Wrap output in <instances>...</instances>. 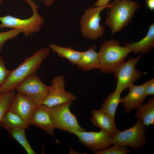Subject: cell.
Wrapping results in <instances>:
<instances>
[{"mask_svg": "<svg viewBox=\"0 0 154 154\" xmlns=\"http://www.w3.org/2000/svg\"><path fill=\"white\" fill-rule=\"evenodd\" d=\"M31 7L32 15L25 19H21L9 15L0 16V29L9 28L21 30L25 36L39 32L44 22V18L38 12V5L32 0H25Z\"/></svg>", "mask_w": 154, "mask_h": 154, "instance_id": "4", "label": "cell"}, {"mask_svg": "<svg viewBox=\"0 0 154 154\" xmlns=\"http://www.w3.org/2000/svg\"><path fill=\"white\" fill-rule=\"evenodd\" d=\"M115 39L106 40L101 45L98 52L100 61L99 69L104 74L113 72L123 62L132 52L127 46H121Z\"/></svg>", "mask_w": 154, "mask_h": 154, "instance_id": "3", "label": "cell"}, {"mask_svg": "<svg viewBox=\"0 0 154 154\" xmlns=\"http://www.w3.org/2000/svg\"><path fill=\"white\" fill-rule=\"evenodd\" d=\"M37 106L27 96L18 92L15 94L8 110L16 114L29 124L31 118Z\"/></svg>", "mask_w": 154, "mask_h": 154, "instance_id": "12", "label": "cell"}, {"mask_svg": "<svg viewBox=\"0 0 154 154\" xmlns=\"http://www.w3.org/2000/svg\"><path fill=\"white\" fill-rule=\"evenodd\" d=\"M21 127H16L8 130L9 136L17 142L28 154H35L26 137L25 130Z\"/></svg>", "mask_w": 154, "mask_h": 154, "instance_id": "22", "label": "cell"}, {"mask_svg": "<svg viewBox=\"0 0 154 154\" xmlns=\"http://www.w3.org/2000/svg\"><path fill=\"white\" fill-rule=\"evenodd\" d=\"M111 0H98L94 4L95 7H100L109 5L110 1Z\"/></svg>", "mask_w": 154, "mask_h": 154, "instance_id": "28", "label": "cell"}, {"mask_svg": "<svg viewBox=\"0 0 154 154\" xmlns=\"http://www.w3.org/2000/svg\"><path fill=\"white\" fill-rule=\"evenodd\" d=\"M139 4L131 0H115L110 4L109 15L104 25L110 29L112 35L118 32L129 24Z\"/></svg>", "mask_w": 154, "mask_h": 154, "instance_id": "2", "label": "cell"}, {"mask_svg": "<svg viewBox=\"0 0 154 154\" xmlns=\"http://www.w3.org/2000/svg\"><path fill=\"white\" fill-rule=\"evenodd\" d=\"M72 134L77 137L81 144L94 153L113 144V136L103 130L99 132L75 131Z\"/></svg>", "mask_w": 154, "mask_h": 154, "instance_id": "11", "label": "cell"}, {"mask_svg": "<svg viewBox=\"0 0 154 154\" xmlns=\"http://www.w3.org/2000/svg\"><path fill=\"white\" fill-rule=\"evenodd\" d=\"M72 103L70 102L50 108V116L55 128L72 134L75 131H86L80 126L76 116L70 111V107Z\"/></svg>", "mask_w": 154, "mask_h": 154, "instance_id": "5", "label": "cell"}, {"mask_svg": "<svg viewBox=\"0 0 154 154\" xmlns=\"http://www.w3.org/2000/svg\"><path fill=\"white\" fill-rule=\"evenodd\" d=\"M129 88L128 94L124 98H121L120 102L127 113L133 109H137L143 104L147 97L143 84L139 85L133 84Z\"/></svg>", "mask_w": 154, "mask_h": 154, "instance_id": "14", "label": "cell"}, {"mask_svg": "<svg viewBox=\"0 0 154 154\" xmlns=\"http://www.w3.org/2000/svg\"><path fill=\"white\" fill-rule=\"evenodd\" d=\"M10 71L6 67L3 58L0 56V86L5 82Z\"/></svg>", "mask_w": 154, "mask_h": 154, "instance_id": "26", "label": "cell"}, {"mask_svg": "<svg viewBox=\"0 0 154 154\" xmlns=\"http://www.w3.org/2000/svg\"><path fill=\"white\" fill-rule=\"evenodd\" d=\"M45 5L47 7H50L52 5L54 0H42Z\"/></svg>", "mask_w": 154, "mask_h": 154, "instance_id": "30", "label": "cell"}, {"mask_svg": "<svg viewBox=\"0 0 154 154\" xmlns=\"http://www.w3.org/2000/svg\"><path fill=\"white\" fill-rule=\"evenodd\" d=\"M15 94L14 90L0 94V121L8 111Z\"/></svg>", "mask_w": 154, "mask_h": 154, "instance_id": "23", "label": "cell"}, {"mask_svg": "<svg viewBox=\"0 0 154 154\" xmlns=\"http://www.w3.org/2000/svg\"><path fill=\"white\" fill-rule=\"evenodd\" d=\"M109 6L110 4L107 6L91 7L84 11L80 20L81 31L84 37L94 40L103 35L105 28L100 25V14L103 9Z\"/></svg>", "mask_w": 154, "mask_h": 154, "instance_id": "6", "label": "cell"}, {"mask_svg": "<svg viewBox=\"0 0 154 154\" xmlns=\"http://www.w3.org/2000/svg\"><path fill=\"white\" fill-rule=\"evenodd\" d=\"M143 55L141 54L136 58L124 61L114 70V77L117 80L115 91L121 93L142 77L141 72L136 69L135 66Z\"/></svg>", "mask_w": 154, "mask_h": 154, "instance_id": "8", "label": "cell"}, {"mask_svg": "<svg viewBox=\"0 0 154 154\" xmlns=\"http://www.w3.org/2000/svg\"><path fill=\"white\" fill-rule=\"evenodd\" d=\"M29 125L16 114L8 110L0 121V127L8 130L16 127L29 128Z\"/></svg>", "mask_w": 154, "mask_h": 154, "instance_id": "19", "label": "cell"}, {"mask_svg": "<svg viewBox=\"0 0 154 154\" xmlns=\"http://www.w3.org/2000/svg\"><path fill=\"white\" fill-rule=\"evenodd\" d=\"M4 0H0V4H1Z\"/></svg>", "mask_w": 154, "mask_h": 154, "instance_id": "31", "label": "cell"}, {"mask_svg": "<svg viewBox=\"0 0 154 154\" xmlns=\"http://www.w3.org/2000/svg\"><path fill=\"white\" fill-rule=\"evenodd\" d=\"M135 117L142 121L147 127L154 124V97L149 98L147 102L143 104L136 111Z\"/></svg>", "mask_w": 154, "mask_h": 154, "instance_id": "18", "label": "cell"}, {"mask_svg": "<svg viewBox=\"0 0 154 154\" xmlns=\"http://www.w3.org/2000/svg\"><path fill=\"white\" fill-rule=\"evenodd\" d=\"M21 33V30L17 29H12L9 31L0 32V52L6 41L16 37Z\"/></svg>", "mask_w": 154, "mask_h": 154, "instance_id": "25", "label": "cell"}, {"mask_svg": "<svg viewBox=\"0 0 154 154\" xmlns=\"http://www.w3.org/2000/svg\"><path fill=\"white\" fill-rule=\"evenodd\" d=\"M91 121L94 126L108 133L112 136L119 131L116 126L115 118L100 110L92 111Z\"/></svg>", "mask_w": 154, "mask_h": 154, "instance_id": "15", "label": "cell"}, {"mask_svg": "<svg viewBox=\"0 0 154 154\" xmlns=\"http://www.w3.org/2000/svg\"><path fill=\"white\" fill-rule=\"evenodd\" d=\"M124 45L128 46L135 55L138 53L147 54L154 47V24L149 26L147 35L141 40L135 42H125Z\"/></svg>", "mask_w": 154, "mask_h": 154, "instance_id": "16", "label": "cell"}, {"mask_svg": "<svg viewBox=\"0 0 154 154\" xmlns=\"http://www.w3.org/2000/svg\"><path fill=\"white\" fill-rule=\"evenodd\" d=\"M49 47L60 57L68 60L73 65H76L82 53V52L75 50L70 47L60 46L54 43L50 44Z\"/></svg>", "mask_w": 154, "mask_h": 154, "instance_id": "20", "label": "cell"}, {"mask_svg": "<svg viewBox=\"0 0 154 154\" xmlns=\"http://www.w3.org/2000/svg\"><path fill=\"white\" fill-rule=\"evenodd\" d=\"M65 80L64 76L60 75L52 80L51 85L47 96L42 104L49 108L66 103L77 99V97L65 89Z\"/></svg>", "mask_w": 154, "mask_h": 154, "instance_id": "10", "label": "cell"}, {"mask_svg": "<svg viewBox=\"0 0 154 154\" xmlns=\"http://www.w3.org/2000/svg\"><path fill=\"white\" fill-rule=\"evenodd\" d=\"M121 93L115 91L104 101L100 109L115 118L118 105L120 102Z\"/></svg>", "mask_w": 154, "mask_h": 154, "instance_id": "21", "label": "cell"}, {"mask_svg": "<svg viewBox=\"0 0 154 154\" xmlns=\"http://www.w3.org/2000/svg\"><path fill=\"white\" fill-rule=\"evenodd\" d=\"M49 88V86L44 84L35 73L25 79L15 89L27 96L38 106L42 104Z\"/></svg>", "mask_w": 154, "mask_h": 154, "instance_id": "9", "label": "cell"}, {"mask_svg": "<svg viewBox=\"0 0 154 154\" xmlns=\"http://www.w3.org/2000/svg\"><path fill=\"white\" fill-rule=\"evenodd\" d=\"M130 152V150L126 146L114 145L104 149L100 150L95 152V154H127Z\"/></svg>", "mask_w": 154, "mask_h": 154, "instance_id": "24", "label": "cell"}, {"mask_svg": "<svg viewBox=\"0 0 154 154\" xmlns=\"http://www.w3.org/2000/svg\"><path fill=\"white\" fill-rule=\"evenodd\" d=\"M145 126L142 121L137 120L132 127L123 131H119L113 136V144L128 146L135 150L143 147L146 142Z\"/></svg>", "mask_w": 154, "mask_h": 154, "instance_id": "7", "label": "cell"}, {"mask_svg": "<svg viewBox=\"0 0 154 154\" xmlns=\"http://www.w3.org/2000/svg\"><path fill=\"white\" fill-rule=\"evenodd\" d=\"M144 92L146 96L154 95V79L152 78L143 84Z\"/></svg>", "mask_w": 154, "mask_h": 154, "instance_id": "27", "label": "cell"}, {"mask_svg": "<svg viewBox=\"0 0 154 154\" xmlns=\"http://www.w3.org/2000/svg\"><path fill=\"white\" fill-rule=\"evenodd\" d=\"M50 52L49 48L43 47L36 51L16 68L11 71L5 82L0 86V93L14 90L25 79L36 73Z\"/></svg>", "mask_w": 154, "mask_h": 154, "instance_id": "1", "label": "cell"}, {"mask_svg": "<svg viewBox=\"0 0 154 154\" xmlns=\"http://www.w3.org/2000/svg\"><path fill=\"white\" fill-rule=\"evenodd\" d=\"M0 94H1V93H0Z\"/></svg>", "mask_w": 154, "mask_h": 154, "instance_id": "32", "label": "cell"}, {"mask_svg": "<svg viewBox=\"0 0 154 154\" xmlns=\"http://www.w3.org/2000/svg\"><path fill=\"white\" fill-rule=\"evenodd\" d=\"M147 7L151 11L154 10V0H145Z\"/></svg>", "mask_w": 154, "mask_h": 154, "instance_id": "29", "label": "cell"}, {"mask_svg": "<svg viewBox=\"0 0 154 154\" xmlns=\"http://www.w3.org/2000/svg\"><path fill=\"white\" fill-rule=\"evenodd\" d=\"M76 65L84 71L99 69L100 61L98 53L94 46H92L86 51L82 52V55Z\"/></svg>", "mask_w": 154, "mask_h": 154, "instance_id": "17", "label": "cell"}, {"mask_svg": "<svg viewBox=\"0 0 154 154\" xmlns=\"http://www.w3.org/2000/svg\"><path fill=\"white\" fill-rule=\"evenodd\" d=\"M50 108L43 104L37 106L31 118L29 125L37 127L52 136L54 135L55 128L50 116Z\"/></svg>", "mask_w": 154, "mask_h": 154, "instance_id": "13", "label": "cell"}]
</instances>
